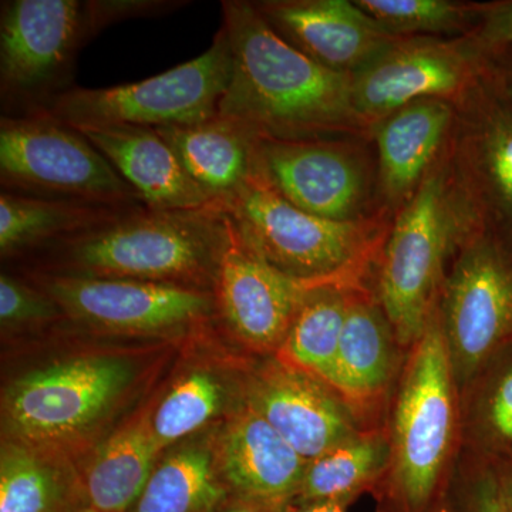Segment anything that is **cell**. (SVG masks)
Listing matches in <instances>:
<instances>
[{"label":"cell","mask_w":512,"mask_h":512,"mask_svg":"<svg viewBox=\"0 0 512 512\" xmlns=\"http://www.w3.org/2000/svg\"><path fill=\"white\" fill-rule=\"evenodd\" d=\"M487 57L476 43L439 37H397L350 74L353 107L365 127L426 99L461 100L483 74Z\"/></svg>","instance_id":"cell-11"},{"label":"cell","mask_w":512,"mask_h":512,"mask_svg":"<svg viewBox=\"0 0 512 512\" xmlns=\"http://www.w3.org/2000/svg\"><path fill=\"white\" fill-rule=\"evenodd\" d=\"M222 26L231 43L232 74L218 116L272 140H323L365 128L353 107L350 74L289 45L254 2L224 0Z\"/></svg>","instance_id":"cell-1"},{"label":"cell","mask_w":512,"mask_h":512,"mask_svg":"<svg viewBox=\"0 0 512 512\" xmlns=\"http://www.w3.org/2000/svg\"><path fill=\"white\" fill-rule=\"evenodd\" d=\"M82 512H97V511H94L93 508H84V510Z\"/></svg>","instance_id":"cell-40"},{"label":"cell","mask_w":512,"mask_h":512,"mask_svg":"<svg viewBox=\"0 0 512 512\" xmlns=\"http://www.w3.org/2000/svg\"><path fill=\"white\" fill-rule=\"evenodd\" d=\"M292 505L265 503L231 494L217 512H289Z\"/></svg>","instance_id":"cell-37"},{"label":"cell","mask_w":512,"mask_h":512,"mask_svg":"<svg viewBox=\"0 0 512 512\" xmlns=\"http://www.w3.org/2000/svg\"><path fill=\"white\" fill-rule=\"evenodd\" d=\"M487 424L512 457V365L501 373L487 402Z\"/></svg>","instance_id":"cell-34"},{"label":"cell","mask_w":512,"mask_h":512,"mask_svg":"<svg viewBox=\"0 0 512 512\" xmlns=\"http://www.w3.org/2000/svg\"><path fill=\"white\" fill-rule=\"evenodd\" d=\"M218 463L231 494L292 505L309 461L248 406L225 429Z\"/></svg>","instance_id":"cell-19"},{"label":"cell","mask_w":512,"mask_h":512,"mask_svg":"<svg viewBox=\"0 0 512 512\" xmlns=\"http://www.w3.org/2000/svg\"><path fill=\"white\" fill-rule=\"evenodd\" d=\"M440 313L454 376L473 379L512 339L511 249L487 232L467 239Z\"/></svg>","instance_id":"cell-10"},{"label":"cell","mask_w":512,"mask_h":512,"mask_svg":"<svg viewBox=\"0 0 512 512\" xmlns=\"http://www.w3.org/2000/svg\"><path fill=\"white\" fill-rule=\"evenodd\" d=\"M228 239L229 222L221 204L170 211L138 205L37 251H46L45 274L214 291Z\"/></svg>","instance_id":"cell-2"},{"label":"cell","mask_w":512,"mask_h":512,"mask_svg":"<svg viewBox=\"0 0 512 512\" xmlns=\"http://www.w3.org/2000/svg\"><path fill=\"white\" fill-rule=\"evenodd\" d=\"M35 279L67 318L104 332H173L204 320L215 308L214 293L191 286L50 274Z\"/></svg>","instance_id":"cell-12"},{"label":"cell","mask_w":512,"mask_h":512,"mask_svg":"<svg viewBox=\"0 0 512 512\" xmlns=\"http://www.w3.org/2000/svg\"><path fill=\"white\" fill-rule=\"evenodd\" d=\"M453 365L439 306L404 367L389 434L390 464L384 481L389 512H430L446 473L454 433Z\"/></svg>","instance_id":"cell-4"},{"label":"cell","mask_w":512,"mask_h":512,"mask_svg":"<svg viewBox=\"0 0 512 512\" xmlns=\"http://www.w3.org/2000/svg\"><path fill=\"white\" fill-rule=\"evenodd\" d=\"M393 37L473 35L480 5L450 0H356Z\"/></svg>","instance_id":"cell-29"},{"label":"cell","mask_w":512,"mask_h":512,"mask_svg":"<svg viewBox=\"0 0 512 512\" xmlns=\"http://www.w3.org/2000/svg\"><path fill=\"white\" fill-rule=\"evenodd\" d=\"M82 481L56 466L40 447L8 441L0 454V512H82Z\"/></svg>","instance_id":"cell-26"},{"label":"cell","mask_w":512,"mask_h":512,"mask_svg":"<svg viewBox=\"0 0 512 512\" xmlns=\"http://www.w3.org/2000/svg\"><path fill=\"white\" fill-rule=\"evenodd\" d=\"M0 185L28 197L143 205L80 131L42 114L0 119Z\"/></svg>","instance_id":"cell-7"},{"label":"cell","mask_w":512,"mask_h":512,"mask_svg":"<svg viewBox=\"0 0 512 512\" xmlns=\"http://www.w3.org/2000/svg\"><path fill=\"white\" fill-rule=\"evenodd\" d=\"M160 451L150 419L133 421L114 433L80 480L87 507L97 512H130L156 468Z\"/></svg>","instance_id":"cell-23"},{"label":"cell","mask_w":512,"mask_h":512,"mask_svg":"<svg viewBox=\"0 0 512 512\" xmlns=\"http://www.w3.org/2000/svg\"><path fill=\"white\" fill-rule=\"evenodd\" d=\"M231 74V43L221 26L210 49L190 62L137 83L106 89L74 86L35 114L70 127L191 126L218 116Z\"/></svg>","instance_id":"cell-6"},{"label":"cell","mask_w":512,"mask_h":512,"mask_svg":"<svg viewBox=\"0 0 512 512\" xmlns=\"http://www.w3.org/2000/svg\"><path fill=\"white\" fill-rule=\"evenodd\" d=\"M64 315L59 303L39 286L15 276H0V320L3 328L45 325Z\"/></svg>","instance_id":"cell-31"},{"label":"cell","mask_w":512,"mask_h":512,"mask_svg":"<svg viewBox=\"0 0 512 512\" xmlns=\"http://www.w3.org/2000/svg\"><path fill=\"white\" fill-rule=\"evenodd\" d=\"M390 464L389 436L359 431L355 437L311 460L293 504L349 503L386 477Z\"/></svg>","instance_id":"cell-25"},{"label":"cell","mask_w":512,"mask_h":512,"mask_svg":"<svg viewBox=\"0 0 512 512\" xmlns=\"http://www.w3.org/2000/svg\"><path fill=\"white\" fill-rule=\"evenodd\" d=\"M133 377L131 363L117 356L76 357L33 370L6 393V426L36 447L72 441L109 413Z\"/></svg>","instance_id":"cell-9"},{"label":"cell","mask_w":512,"mask_h":512,"mask_svg":"<svg viewBox=\"0 0 512 512\" xmlns=\"http://www.w3.org/2000/svg\"><path fill=\"white\" fill-rule=\"evenodd\" d=\"M255 171L299 210L325 220H360L366 168L346 144L255 138Z\"/></svg>","instance_id":"cell-14"},{"label":"cell","mask_w":512,"mask_h":512,"mask_svg":"<svg viewBox=\"0 0 512 512\" xmlns=\"http://www.w3.org/2000/svg\"><path fill=\"white\" fill-rule=\"evenodd\" d=\"M248 402L308 461L360 431L355 414L335 390L281 362L255 377Z\"/></svg>","instance_id":"cell-16"},{"label":"cell","mask_w":512,"mask_h":512,"mask_svg":"<svg viewBox=\"0 0 512 512\" xmlns=\"http://www.w3.org/2000/svg\"><path fill=\"white\" fill-rule=\"evenodd\" d=\"M231 495L202 444H190L161 461L130 512H217Z\"/></svg>","instance_id":"cell-28"},{"label":"cell","mask_w":512,"mask_h":512,"mask_svg":"<svg viewBox=\"0 0 512 512\" xmlns=\"http://www.w3.org/2000/svg\"><path fill=\"white\" fill-rule=\"evenodd\" d=\"M353 286L312 285L278 350V362L330 383Z\"/></svg>","instance_id":"cell-27"},{"label":"cell","mask_w":512,"mask_h":512,"mask_svg":"<svg viewBox=\"0 0 512 512\" xmlns=\"http://www.w3.org/2000/svg\"><path fill=\"white\" fill-rule=\"evenodd\" d=\"M312 285L268 264L229 224L212 293L222 318L242 343L259 352H278Z\"/></svg>","instance_id":"cell-15"},{"label":"cell","mask_w":512,"mask_h":512,"mask_svg":"<svg viewBox=\"0 0 512 512\" xmlns=\"http://www.w3.org/2000/svg\"><path fill=\"white\" fill-rule=\"evenodd\" d=\"M451 101L426 99L407 104L377 124L379 183L384 201L404 207L419 190L456 119Z\"/></svg>","instance_id":"cell-21"},{"label":"cell","mask_w":512,"mask_h":512,"mask_svg":"<svg viewBox=\"0 0 512 512\" xmlns=\"http://www.w3.org/2000/svg\"><path fill=\"white\" fill-rule=\"evenodd\" d=\"M285 42L335 72L353 74L397 37L348 0L254 2Z\"/></svg>","instance_id":"cell-17"},{"label":"cell","mask_w":512,"mask_h":512,"mask_svg":"<svg viewBox=\"0 0 512 512\" xmlns=\"http://www.w3.org/2000/svg\"><path fill=\"white\" fill-rule=\"evenodd\" d=\"M93 37L82 0H3L2 116H30L60 93L73 89L77 53Z\"/></svg>","instance_id":"cell-8"},{"label":"cell","mask_w":512,"mask_h":512,"mask_svg":"<svg viewBox=\"0 0 512 512\" xmlns=\"http://www.w3.org/2000/svg\"><path fill=\"white\" fill-rule=\"evenodd\" d=\"M480 228L458 190L453 168L436 161L397 217L387 238L379 275V301L402 348L423 336L437 308L448 255Z\"/></svg>","instance_id":"cell-3"},{"label":"cell","mask_w":512,"mask_h":512,"mask_svg":"<svg viewBox=\"0 0 512 512\" xmlns=\"http://www.w3.org/2000/svg\"><path fill=\"white\" fill-rule=\"evenodd\" d=\"M493 476L505 512H512V457L501 460Z\"/></svg>","instance_id":"cell-38"},{"label":"cell","mask_w":512,"mask_h":512,"mask_svg":"<svg viewBox=\"0 0 512 512\" xmlns=\"http://www.w3.org/2000/svg\"><path fill=\"white\" fill-rule=\"evenodd\" d=\"M487 69L512 107V46L487 53Z\"/></svg>","instance_id":"cell-35"},{"label":"cell","mask_w":512,"mask_h":512,"mask_svg":"<svg viewBox=\"0 0 512 512\" xmlns=\"http://www.w3.org/2000/svg\"><path fill=\"white\" fill-rule=\"evenodd\" d=\"M224 396L220 380L204 370H195L178 380L150 417L158 448L163 450L204 427L220 413Z\"/></svg>","instance_id":"cell-30"},{"label":"cell","mask_w":512,"mask_h":512,"mask_svg":"<svg viewBox=\"0 0 512 512\" xmlns=\"http://www.w3.org/2000/svg\"><path fill=\"white\" fill-rule=\"evenodd\" d=\"M83 134L151 210H197L215 204L191 180L156 128L73 127Z\"/></svg>","instance_id":"cell-18"},{"label":"cell","mask_w":512,"mask_h":512,"mask_svg":"<svg viewBox=\"0 0 512 512\" xmlns=\"http://www.w3.org/2000/svg\"><path fill=\"white\" fill-rule=\"evenodd\" d=\"M156 130L215 204L234 197L255 174V137L224 117Z\"/></svg>","instance_id":"cell-22"},{"label":"cell","mask_w":512,"mask_h":512,"mask_svg":"<svg viewBox=\"0 0 512 512\" xmlns=\"http://www.w3.org/2000/svg\"><path fill=\"white\" fill-rule=\"evenodd\" d=\"M470 39L484 55L512 46V0L480 5V19Z\"/></svg>","instance_id":"cell-33"},{"label":"cell","mask_w":512,"mask_h":512,"mask_svg":"<svg viewBox=\"0 0 512 512\" xmlns=\"http://www.w3.org/2000/svg\"><path fill=\"white\" fill-rule=\"evenodd\" d=\"M138 207V205H136ZM133 207L52 200L0 192V254L33 251L113 220Z\"/></svg>","instance_id":"cell-24"},{"label":"cell","mask_w":512,"mask_h":512,"mask_svg":"<svg viewBox=\"0 0 512 512\" xmlns=\"http://www.w3.org/2000/svg\"><path fill=\"white\" fill-rule=\"evenodd\" d=\"M436 512H453V511L448 510V508H441V510L436 511Z\"/></svg>","instance_id":"cell-41"},{"label":"cell","mask_w":512,"mask_h":512,"mask_svg":"<svg viewBox=\"0 0 512 512\" xmlns=\"http://www.w3.org/2000/svg\"><path fill=\"white\" fill-rule=\"evenodd\" d=\"M289 512H346V507L338 503L292 504Z\"/></svg>","instance_id":"cell-39"},{"label":"cell","mask_w":512,"mask_h":512,"mask_svg":"<svg viewBox=\"0 0 512 512\" xmlns=\"http://www.w3.org/2000/svg\"><path fill=\"white\" fill-rule=\"evenodd\" d=\"M453 173L487 234L512 251V107L487 69L463 97Z\"/></svg>","instance_id":"cell-13"},{"label":"cell","mask_w":512,"mask_h":512,"mask_svg":"<svg viewBox=\"0 0 512 512\" xmlns=\"http://www.w3.org/2000/svg\"><path fill=\"white\" fill-rule=\"evenodd\" d=\"M468 512H505L491 474L480 478L468 498Z\"/></svg>","instance_id":"cell-36"},{"label":"cell","mask_w":512,"mask_h":512,"mask_svg":"<svg viewBox=\"0 0 512 512\" xmlns=\"http://www.w3.org/2000/svg\"><path fill=\"white\" fill-rule=\"evenodd\" d=\"M397 343L382 306L352 289L329 387L356 419L383 402L396 375Z\"/></svg>","instance_id":"cell-20"},{"label":"cell","mask_w":512,"mask_h":512,"mask_svg":"<svg viewBox=\"0 0 512 512\" xmlns=\"http://www.w3.org/2000/svg\"><path fill=\"white\" fill-rule=\"evenodd\" d=\"M180 0H86L87 16L94 37L101 30L124 20L156 18L187 6Z\"/></svg>","instance_id":"cell-32"},{"label":"cell","mask_w":512,"mask_h":512,"mask_svg":"<svg viewBox=\"0 0 512 512\" xmlns=\"http://www.w3.org/2000/svg\"><path fill=\"white\" fill-rule=\"evenodd\" d=\"M221 207L252 251L308 284L353 286L375 248L370 221L325 220L299 210L256 171Z\"/></svg>","instance_id":"cell-5"}]
</instances>
